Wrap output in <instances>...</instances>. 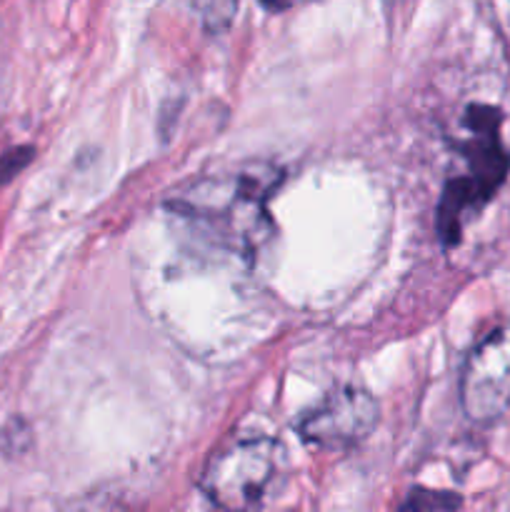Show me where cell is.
Listing matches in <instances>:
<instances>
[{"instance_id": "cell-1", "label": "cell", "mask_w": 510, "mask_h": 512, "mask_svg": "<svg viewBox=\"0 0 510 512\" xmlns=\"http://www.w3.org/2000/svg\"><path fill=\"white\" fill-rule=\"evenodd\" d=\"M278 183V168L255 163L230 178H210L193 185L190 193L175 198L173 208L218 228L233 248L255 250L268 230L265 203Z\"/></svg>"}, {"instance_id": "cell-2", "label": "cell", "mask_w": 510, "mask_h": 512, "mask_svg": "<svg viewBox=\"0 0 510 512\" xmlns=\"http://www.w3.org/2000/svg\"><path fill=\"white\" fill-rule=\"evenodd\" d=\"M283 475V448L270 438L238 440L205 463L200 490L223 510H250L275 493Z\"/></svg>"}, {"instance_id": "cell-3", "label": "cell", "mask_w": 510, "mask_h": 512, "mask_svg": "<svg viewBox=\"0 0 510 512\" xmlns=\"http://www.w3.org/2000/svg\"><path fill=\"white\" fill-rule=\"evenodd\" d=\"M460 405L473 423H493L510 408V325L475 343L460 375Z\"/></svg>"}, {"instance_id": "cell-4", "label": "cell", "mask_w": 510, "mask_h": 512, "mask_svg": "<svg viewBox=\"0 0 510 512\" xmlns=\"http://www.w3.org/2000/svg\"><path fill=\"white\" fill-rule=\"evenodd\" d=\"M378 423V403L363 388H335L298 423L305 445L325 453L355 448L373 433Z\"/></svg>"}, {"instance_id": "cell-5", "label": "cell", "mask_w": 510, "mask_h": 512, "mask_svg": "<svg viewBox=\"0 0 510 512\" xmlns=\"http://www.w3.org/2000/svg\"><path fill=\"white\" fill-rule=\"evenodd\" d=\"M460 500L450 493H428V490H415L403 503V510H453Z\"/></svg>"}, {"instance_id": "cell-6", "label": "cell", "mask_w": 510, "mask_h": 512, "mask_svg": "<svg viewBox=\"0 0 510 512\" xmlns=\"http://www.w3.org/2000/svg\"><path fill=\"white\" fill-rule=\"evenodd\" d=\"M33 160V148H13L0 155V185L10 183Z\"/></svg>"}, {"instance_id": "cell-7", "label": "cell", "mask_w": 510, "mask_h": 512, "mask_svg": "<svg viewBox=\"0 0 510 512\" xmlns=\"http://www.w3.org/2000/svg\"><path fill=\"white\" fill-rule=\"evenodd\" d=\"M268 10H285L295 3V0H260Z\"/></svg>"}]
</instances>
